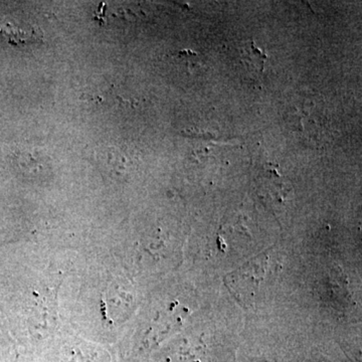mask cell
Wrapping results in <instances>:
<instances>
[{
  "label": "cell",
  "mask_w": 362,
  "mask_h": 362,
  "mask_svg": "<svg viewBox=\"0 0 362 362\" xmlns=\"http://www.w3.org/2000/svg\"><path fill=\"white\" fill-rule=\"evenodd\" d=\"M266 264V258L261 257L255 263L247 264L230 275L228 288L237 296L240 304L247 306L254 302V296L258 290L259 282L265 277Z\"/></svg>",
  "instance_id": "6da1fadb"
}]
</instances>
